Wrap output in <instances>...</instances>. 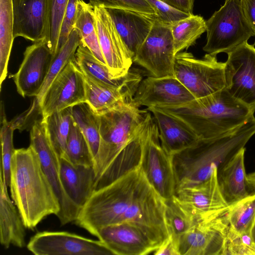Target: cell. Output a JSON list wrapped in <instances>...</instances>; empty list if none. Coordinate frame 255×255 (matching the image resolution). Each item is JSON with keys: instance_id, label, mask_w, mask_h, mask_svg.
<instances>
[{"instance_id": "obj_1", "label": "cell", "mask_w": 255, "mask_h": 255, "mask_svg": "<svg viewBox=\"0 0 255 255\" xmlns=\"http://www.w3.org/2000/svg\"><path fill=\"white\" fill-rule=\"evenodd\" d=\"M8 187L26 228L34 229L46 217L57 216L60 211L59 200L30 145L15 149Z\"/></svg>"}, {"instance_id": "obj_2", "label": "cell", "mask_w": 255, "mask_h": 255, "mask_svg": "<svg viewBox=\"0 0 255 255\" xmlns=\"http://www.w3.org/2000/svg\"><path fill=\"white\" fill-rule=\"evenodd\" d=\"M255 134V117L219 136L200 139L193 146L172 156L178 189L208 179Z\"/></svg>"}, {"instance_id": "obj_3", "label": "cell", "mask_w": 255, "mask_h": 255, "mask_svg": "<svg viewBox=\"0 0 255 255\" xmlns=\"http://www.w3.org/2000/svg\"><path fill=\"white\" fill-rule=\"evenodd\" d=\"M159 108L182 120L201 139L214 138L237 128L255 112V108L232 96L226 88L182 105Z\"/></svg>"}, {"instance_id": "obj_4", "label": "cell", "mask_w": 255, "mask_h": 255, "mask_svg": "<svg viewBox=\"0 0 255 255\" xmlns=\"http://www.w3.org/2000/svg\"><path fill=\"white\" fill-rule=\"evenodd\" d=\"M144 178L139 166L94 190L81 208L75 221L76 225L97 237L103 227L128 222Z\"/></svg>"}, {"instance_id": "obj_5", "label": "cell", "mask_w": 255, "mask_h": 255, "mask_svg": "<svg viewBox=\"0 0 255 255\" xmlns=\"http://www.w3.org/2000/svg\"><path fill=\"white\" fill-rule=\"evenodd\" d=\"M139 108L132 101L126 102L98 115L100 141L94 159L95 183L143 125L148 112Z\"/></svg>"}, {"instance_id": "obj_6", "label": "cell", "mask_w": 255, "mask_h": 255, "mask_svg": "<svg viewBox=\"0 0 255 255\" xmlns=\"http://www.w3.org/2000/svg\"><path fill=\"white\" fill-rule=\"evenodd\" d=\"M207 41L203 50L216 56L228 53L255 34L243 11L241 0H226L206 21Z\"/></svg>"}, {"instance_id": "obj_7", "label": "cell", "mask_w": 255, "mask_h": 255, "mask_svg": "<svg viewBox=\"0 0 255 255\" xmlns=\"http://www.w3.org/2000/svg\"><path fill=\"white\" fill-rule=\"evenodd\" d=\"M225 62L206 54L202 59L192 53L175 55L174 76L195 99L204 97L226 88Z\"/></svg>"}, {"instance_id": "obj_8", "label": "cell", "mask_w": 255, "mask_h": 255, "mask_svg": "<svg viewBox=\"0 0 255 255\" xmlns=\"http://www.w3.org/2000/svg\"><path fill=\"white\" fill-rule=\"evenodd\" d=\"M30 145L37 153L42 169L59 200L60 211L57 216L62 225L76 220L81 208L69 198L60 176V157L48 136L41 118L33 124L30 132Z\"/></svg>"}, {"instance_id": "obj_9", "label": "cell", "mask_w": 255, "mask_h": 255, "mask_svg": "<svg viewBox=\"0 0 255 255\" xmlns=\"http://www.w3.org/2000/svg\"><path fill=\"white\" fill-rule=\"evenodd\" d=\"M175 54L171 24L154 18L151 29L133 61L152 76H174Z\"/></svg>"}, {"instance_id": "obj_10", "label": "cell", "mask_w": 255, "mask_h": 255, "mask_svg": "<svg viewBox=\"0 0 255 255\" xmlns=\"http://www.w3.org/2000/svg\"><path fill=\"white\" fill-rule=\"evenodd\" d=\"M140 167L148 183L164 200L175 195L172 156L161 146L155 122L143 145Z\"/></svg>"}, {"instance_id": "obj_11", "label": "cell", "mask_w": 255, "mask_h": 255, "mask_svg": "<svg viewBox=\"0 0 255 255\" xmlns=\"http://www.w3.org/2000/svg\"><path fill=\"white\" fill-rule=\"evenodd\" d=\"M226 88L245 104L255 108V47L246 41L227 53Z\"/></svg>"}, {"instance_id": "obj_12", "label": "cell", "mask_w": 255, "mask_h": 255, "mask_svg": "<svg viewBox=\"0 0 255 255\" xmlns=\"http://www.w3.org/2000/svg\"><path fill=\"white\" fill-rule=\"evenodd\" d=\"M85 102L84 75L75 60L71 61L53 80L43 96L39 104L41 118Z\"/></svg>"}, {"instance_id": "obj_13", "label": "cell", "mask_w": 255, "mask_h": 255, "mask_svg": "<svg viewBox=\"0 0 255 255\" xmlns=\"http://www.w3.org/2000/svg\"><path fill=\"white\" fill-rule=\"evenodd\" d=\"M27 249L35 255H112L100 240L66 232L43 231L31 238Z\"/></svg>"}, {"instance_id": "obj_14", "label": "cell", "mask_w": 255, "mask_h": 255, "mask_svg": "<svg viewBox=\"0 0 255 255\" xmlns=\"http://www.w3.org/2000/svg\"><path fill=\"white\" fill-rule=\"evenodd\" d=\"M229 226L227 213L198 222L177 240L179 255H223Z\"/></svg>"}, {"instance_id": "obj_15", "label": "cell", "mask_w": 255, "mask_h": 255, "mask_svg": "<svg viewBox=\"0 0 255 255\" xmlns=\"http://www.w3.org/2000/svg\"><path fill=\"white\" fill-rule=\"evenodd\" d=\"M175 195L199 222L226 214L230 206L222 193L218 169H215L207 180L180 188L176 190Z\"/></svg>"}, {"instance_id": "obj_16", "label": "cell", "mask_w": 255, "mask_h": 255, "mask_svg": "<svg viewBox=\"0 0 255 255\" xmlns=\"http://www.w3.org/2000/svg\"><path fill=\"white\" fill-rule=\"evenodd\" d=\"M99 43L106 64L115 78L130 70L133 57L118 33L107 10L94 6Z\"/></svg>"}, {"instance_id": "obj_17", "label": "cell", "mask_w": 255, "mask_h": 255, "mask_svg": "<svg viewBox=\"0 0 255 255\" xmlns=\"http://www.w3.org/2000/svg\"><path fill=\"white\" fill-rule=\"evenodd\" d=\"M53 55L45 39L26 47L17 72L13 76L17 91L22 97L39 93L47 75Z\"/></svg>"}, {"instance_id": "obj_18", "label": "cell", "mask_w": 255, "mask_h": 255, "mask_svg": "<svg viewBox=\"0 0 255 255\" xmlns=\"http://www.w3.org/2000/svg\"><path fill=\"white\" fill-rule=\"evenodd\" d=\"M195 99L175 76H151L140 82L132 102L138 107L160 108L182 105Z\"/></svg>"}, {"instance_id": "obj_19", "label": "cell", "mask_w": 255, "mask_h": 255, "mask_svg": "<svg viewBox=\"0 0 255 255\" xmlns=\"http://www.w3.org/2000/svg\"><path fill=\"white\" fill-rule=\"evenodd\" d=\"M97 238L114 255H145L153 253L159 247L144 229L130 222L103 227Z\"/></svg>"}, {"instance_id": "obj_20", "label": "cell", "mask_w": 255, "mask_h": 255, "mask_svg": "<svg viewBox=\"0 0 255 255\" xmlns=\"http://www.w3.org/2000/svg\"><path fill=\"white\" fill-rule=\"evenodd\" d=\"M153 115L161 146L171 156L194 145L200 139L178 118L157 107L147 108Z\"/></svg>"}, {"instance_id": "obj_21", "label": "cell", "mask_w": 255, "mask_h": 255, "mask_svg": "<svg viewBox=\"0 0 255 255\" xmlns=\"http://www.w3.org/2000/svg\"><path fill=\"white\" fill-rule=\"evenodd\" d=\"M13 37L33 42L45 39L47 0H12Z\"/></svg>"}, {"instance_id": "obj_22", "label": "cell", "mask_w": 255, "mask_h": 255, "mask_svg": "<svg viewBox=\"0 0 255 255\" xmlns=\"http://www.w3.org/2000/svg\"><path fill=\"white\" fill-rule=\"evenodd\" d=\"M75 62L85 77L109 87L137 89L142 80L140 73L131 70L123 77L115 78L107 65L99 61L82 42L76 52Z\"/></svg>"}, {"instance_id": "obj_23", "label": "cell", "mask_w": 255, "mask_h": 255, "mask_svg": "<svg viewBox=\"0 0 255 255\" xmlns=\"http://www.w3.org/2000/svg\"><path fill=\"white\" fill-rule=\"evenodd\" d=\"M133 58L148 36L155 17L124 8H106Z\"/></svg>"}, {"instance_id": "obj_24", "label": "cell", "mask_w": 255, "mask_h": 255, "mask_svg": "<svg viewBox=\"0 0 255 255\" xmlns=\"http://www.w3.org/2000/svg\"><path fill=\"white\" fill-rule=\"evenodd\" d=\"M0 242L5 249L25 245L26 228L17 208L8 195L7 186L0 173Z\"/></svg>"}, {"instance_id": "obj_25", "label": "cell", "mask_w": 255, "mask_h": 255, "mask_svg": "<svg viewBox=\"0 0 255 255\" xmlns=\"http://www.w3.org/2000/svg\"><path fill=\"white\" fill-rule=\"evenodd\" d=\"M60 176L66 193L81 208L94 191V167L73 164L60 158Z\"/></svg>"}, {"instance_id": "obj_26", "label": "cell", "mask_w": 255, "mask_h": 255, "mask_svg": "<svg viewBox=\"0 0 255 255\" xmlns=\"http://www.w3.org/2000/svg\"><path fill=\"white\" fill-rule=\"evenodd\" d=\"M245 151V147L240 149L218 170L222 193L230 205L250 194L247 190Z\"/></svg>"}, {"instance_id": "obj_27", "label": "cell", "mask_w": 255, "mask_h": 255, "mask_svg": "<svg viewBox=\"0 0 255 255\" xmlns=\"http://www.w3.org/2000/svg\"><path fill=\"white\" fill-rule=\"evenodd\" d=\"M84 77L85 103L98 115L120 103L131 101L137 90L133 88H113L97 83Z\"/></svg>"}, {"instance_id": "obj_28", "label": "cell", "mask_w": 255, "mask_h": 255, "mask_svg": "<svg viewBox=\"0 0 255 255\" xmlns=\"http://www.w3.org/2000/svg\"><path fill=\"white\" fill-rule=\"evenodd\" d=\"M74 28L78 31L81 42L99 61L106 65L99 43L94 6L89 2L79 0Z\"/></svg>"}, {"instance_id": "obj_29", "label": "cell", "mask_w": 255, "mask_h": 255, "mask_svg": "<svg viewBox=\"0 0 255 255\" xmlns=\"http://www.w3.org/2000/svg\"><path fill=\"white\" fill-rule=\"evenodd\" d=\"M13 37L12 0H0V86L5 79Z\"/></svg>"}, {"instance_id": "obj_30", "label": "cell", "mask_w": 255, "mask_h": 255, "mask_svg": "<svg viewBox=\"0 0 255 255\" xmlns=\"http://www.w3.org/2000/svg\"><path fill=\"white\" fill-rule=\"evenodd\" d=\"M206 31V21L198 15L192 14L172 24L175 54L195 44Z\"/></svg>"}, {"instance_id": "obj_31", "label": "cell", "mask_w": 255, "mask_h": 255, "mask_svg": "<svg viewBox=\"0 0 255 255\" xmlns=\"http://www.w3.org/2000/svg\"><path fill=\"white\" fill-rule=\"evenodd\" d=\"M165 221L169 236L177 243L179 236L199 222L175 195L165 200Z\"/></svg>"}, {"instance_id": "obj_32", "label": "cell", "mask_w": 255, "mask_h": 255, "mask_svg": "<svg viewBox=\"0 0 255 255\" xmlns=\"http://www.w3.org/2000/svg\"><path fill=\"white\" fill-rule=\"evenodd\" d=\"M72 117L83 134L94 159L99 149L100 120L86 103H82L71 107Z\"/></svg>"}, {"instance_id": "obj_33", "label": "cell", "mask_w": 255, "mask_h": 255, "mask_svg": "<svg viewBox=\"0 0 255 255\" xmlns=\"http://www.w3.org/2000/svg\"><path fill=\"white\" fill-rule=\"evenodd\" d=\"M81 42V37L78 31L74 28L67 40L53 57L43 85L38 95L34 98L39 106L53 80L70 61L75 60V53Z\"/></svg>"}, {"instance_id": "obj_34", "label": "cell", "mask_w": 255, "mask_h": 255, "mask_svg": "<svg viewBox=\"0 0 255 255\" xmlns=\"http://www.w3.org/2000/svg\"><path fill=\"white\" fill-rule=\"evenodd\" d=\"M42 119L52 145L59 157H63L72 119L71 107L54 113Z\"/></svg>"}, {"instance_id": "obj_35", "label": "cell", "mask_w": 255, "mask_h": 255, "mask_svg": "<svg viewBox=\"0 0 255 255\" xmlns=\"http://www.w3.org/2000/svg\"><path fill=\"white\" fill-rule=\"evenodd\" d=\"M62 158L73 164L94 167V159L89 145L73 117L65 153Z\"/></svg>"}, {"instance_id": "obj_36", "label": "cell", "mask_w": 255, "mask_h": 255, "mask_svg": "<svg viewBox=\"0 0 255 255\" xmlns=\"http://www.w3.org/2000/svg\"><path fill=\"white\" fill-rule=\"evenodd\" d=\"M227 216L230 226L234 230L252 231L255 223V192L230 205Z\"/></svg>"}, {"instance_id": "obj_37", "label": "cell", "mask_w": 255, "mask_h": 255, "mask_svg": "<svg viewBox=\"0 0 255 255\" xmlns=\"http://www.w3.org/2000/svg\"><path fill=\"white\" fill-rule=\"evenodd\" d=\"M69 0H47L45 39L53 56L58 50L60 32Z\"/></svg>"}, {"instance_id": "obj_38", "label": "cell", "mask_w": 255, "mask_h": 255, "mask_svg": "<svg viewBox=\"0 0 255 255\" xmlns=\"http://www.w3.org/2000/svg\"><path fill=\"white\" fill-rule=\"evenodd\" d=\"M223 255H255V241L252 231L238 232L229 226Z\"/></svg>"}, {"instance_id": "obj_39", "label": "cell", "mask_w": 255, "mask_h": 255, "mask_svg": "<svg viewBox=\"0 0 255 255\" xmlns=\"http://www.w3.org/2000/svg\"><path fill=\"white\" fill-rule=\"evenodd\" d=\"M14 129L10 122L7 121L4 111L1 114L0 140L1 146V171L3 180L8 187L10 177V165L15 149L13 144V132Z\"/></svg>"}, {"instance_id": "obj_40", "label": "cell", "mask_w": 255, "mask_h": 255, "mask_svg": "<svg viewBox=\"0 0 255 255\" xmlns=\"http://www.w3.org/2000/svg\"><path fill=\"white\" fill-rule=\"evenodd\" d=\"M94 6H100L105 8H124L142 13L156 17L154 9L146 0H89Z\"/></svg>"}, {"instance_id": "obj_41", "label": "cell", "mask_w": 255, "mask_h": 255, "mask_svg": "<svg viewBox=\"0 0 255 255\" xmlns=\"http://www.w3.org/2000/svg\"><path fill=\"white\" fill-rule=\"evenodd\" d=\"M156 12V18L170 24L192 14L176 9L161 0H146Z\"/></svg>"}, {"instance_id": "obj_42", "label": "cell", "mask_w": 255, "mask_h": 255, "mask_svg": "<svg viewBox=\"0 0 255 255\" xmlns=\"http://www.w3.org/2000/svg\"><path fill=\"white\" fill-rule=\"evenodd\" d=\"M79 0H69L61 27L57 51L67 40L69 35L74 29Z\"/></svg>"}, {"instance_id": "obj_43", "label": "cell", "mask_w": 255, "mask_h": 255, "mask_svg": "<svg viewBox=\"0 0 255 255\" xmlns=\"http://www.w3.org/2000/svg\"><path fill=\"white\" fill-rule=\"evenodd\" d=\"M36 114L41 115L40 109L39 105L34 99L33 102L28 110L10 122L14 130L16 129L21 130L27 127L26 126L27 124L30 120L33 119V117Z\"/></svg>"}, {"instance_id": "obj_44", "label": "cell", "mask_w": 255, "mask_h": 255, "mask_svg": "<svg viewBox=\"0 0 255 255\" xmlns=\"http://www.w3.org/2000/svg\"><path fill=\"white\" fill-rule=\"evenodd\" d=\"M153 254L155 255H179L177 244L170 236L154 251Z\"/></svg>"}, {"instance_id": "obj_45", "label": "cell", "mask_w": 255, "mask_h": 255, "mask_svg": "<svg viewBox=\"0 0 255 255\" xmlns=\"http://www.w3.org/2000/svg\"><path fill=\"white\" fill-rule=\"evenodd\" d=\"M244 14L255 34V0H241Z\"/></svg>"}, {"instance_id": "obj_46", "label": "cell", "mask_w": 255, "mask_h": 255, "mask_svg": "<svg viewBox=\"0 0 255 255\" xmlns=\"http://www.w3.org/2000/svg\"><path fill=\"white\" fill-rule=\"evenodd\" d=\"M169 6L180 11L193 13L194 0H161Z\"/></svg>"}, {"instance_id": "obj_47", "label": "cell", "mask_w": 255, "mask_h": 255, "mask_svg": "<svg viewBox=\"0 0 255 255\" xmlns=\"http://www.w3.org/2000/svg\"><path fill=\"white\" fill-rule=\"evenodd\" d=\"M247 179L248 186L255 190V171L247 174Z\"/></svg>"}, {"instance_id": "obj_48", "label": "cell", "mask_w": 255, "mask_h": 255, "mask_svg": "<svg viewBox=\"0 0 255 255\" xmlns=\"http://www.w3.org/2000/svg\"><path fill=\"white\" fill-rule=\"evenodd\" d=\"M252 234L254 239L255 241V223L252 230Z\"/></svg>"}]
</instances>
